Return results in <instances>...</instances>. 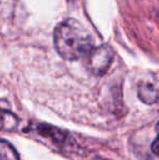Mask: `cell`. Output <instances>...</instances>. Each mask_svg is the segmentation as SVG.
<instances>
[{
	"mask_svg": "<svg viewBox=\"0 0 159 160\" xmlns=\"http://www.w3.org/2000/svg\"><path fill=\"white\" fill-rule=\"evenodd\" d=\"M115 57V51L109 45L93 47L87 52L86 65L92 74L102 76L107 73Z\"/></svg>",
	"mask_w": 159,
	"mask_h": 160,
	"instance_id": "obj_2",
	"label": "cell"
},
{
	"mask_svg": "<svg viewBox=\"0 0 159 160\" xmlns=\"http://www.w3.org/2000/svg\"><path fill=\"white\" fill-rule=\"evenodd\" d=\"M0 160H20V155L14 146L2 138H0Z\"/></svg>",
	"mask_w": 159,
	"mask_h": 160,
	"instance_id": "obj_6",
	"label": "cell"
},
{
	"mask_svg": "<svg viewBox=\"0 0 159 160\" xmlns=\"http://www.w3.org/2000/svg\"><path fill=\"white\" fill-rule=\"evenodd\" d=\"M137 97L142 102L146 105H154L158 100L157 84L149 81L140 83L137 88Z\"/></svg>",
	"mask_w": 159,
	"mask_h": 160,
	"instance_id": "obj_4",
	"label": "cell"
},
{
	"mask_svg": "<svg viewBox=\"0 0 159 160\" xmlns=\"http://www.w3.org/2000/svg\"><path fill=\"white\" fill-rule=\"evenodd\" d=\"M19 123V119L10 110L4 109L0 106V131L13 130Z\"/></svg>",
	"mask_w": 159,
	"mask_h": 160,
	"instance_id": "obj_5",
	"label": "cell"
},
{
	"mask_svg": "<svg viewBox=\"0 0 159 160\" xmlns=\"http://www.w3.org/2000/svg\"><path fill=\"white\" fill-rule=\"evenodd\" d=\"M157 141H158V136L156 135L155 138H154L153 144H152V150H153L154 156H157V155H158V145H157Z\"/></svg>",
	"mask_w": 159,
	"mask_h": 160,
	"instance_id": "obj_7",
	"label": "cell"
},
{
	"mask_svg": "<svg viewBox=\"0 0 159 160\" xmlns=\"http://www.w3.org/2000/svg\"><path fill=\"white\" fill-rule=\"evenodd\" d=\"M27 128H26V130L34 131L40 136L49 139L51 143L55 144L58 147L64 148L66 146H70L72 144L71 135L67 130H62V128L53 127L48 123H34L33 125Z\"/></svg>",
	"mask_w": 159,
	"mask_h": 160,
	"instance_id": "obj_3",
	"label": "cell"
},
{
	"mask_svg": "<svg viewBox=\"0 0 159 160\" xmlns=\"http://www.w3.org/2000/svg\"><path fill=\"white\" fill-rule=\"evenodd\" d=\"M56 50L63 59L74 61L83 58L93 48L94 39L86 28L74 19L57 25L53 32Z\"/></svg>",
	"mask_w": 159,
	"mask_h": 160,
	"instance_id": "obj_1",
	"label": "cell"
}]
</instances>
